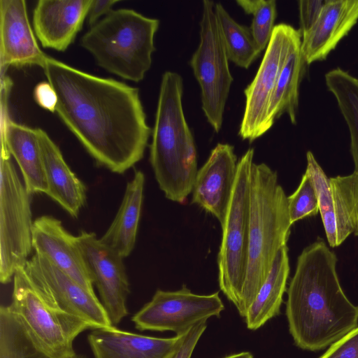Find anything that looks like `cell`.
Wrapping results in <instances>:
<instances>
[{
  "mask_svg": "<svg viewBox=\"0 0 358 358\" xmlns=\"http://www.w3.org/2000/svg\"><path fill=\"white\" fill-rule=\"evenodd\" d=\"M56 113L101 166L123 173L142 159L152 134L137 87L46 57Z\"/></svg>",
  "mask_w": 358,
  "mask_h": 358,
  "instance_id": "obj_1",
  "label": "cell"
},
{
  "mask_svg": "<svg viewBox=\"0 0 358 358\" xmlns=\"http://www.w3.org/2000/svg\"><path fill=\"white\" fill-rule=\"evenodd\" d=\"M336 263V255L321 239L297 258L285 312L289 331L303 350H323L358 327V306L344 292Z\"/></svg>",
  "mask_w": 358,
  "mask_h": 358,
  "instance_id": "obj_2",
  "label": "cell"
},
{
  "mask_svg": "<svg viewBox=\"0 0 358 358\" xmlns=\"http://www.w3.org/2000/svg\"><path fill=\"white\" fill-rule=\"evenodd\" d=\"M181 76L166 71L162 76L150 162L159 189L169 200L182 203L192 193L198 171L196 150L184 115Z\"/></svg>",
  "mask_w": 358,
  "mask_h": 358,
  "instance_id": "obj_3",
  "label": "cell"
},
{
  "mask_svg": "<svg viewBox=\"0 0 358 358\" xmlns=\"http://www.w3.org/2000/svg\"><path fill=\"white\" fill-rule=\"evenodd\" d=\"M287 196L278 175L264 163H253L250 184L248 262L241 309L245 317L290 232Z\"/></svg>",
  "mask_w": 358,
  "mask_h": 358,
  "instance_id": "obj_4",
  "label": "cell"
},
{
  "mask_svg": "<svg viewBox=\"0 0 358 358\" xmlns=\"http://www.w3.org/2000/svg\"><path fill=\"white\" fill-rule=\"evenodd\" d=\"M159 25V20L132 9L112 10L90 27L80 44L100 67L138 83L151 67Z\"/></svg>",
  "mask_w": 358,
  "mask_h": 358,
  "instance_id": "obj_5",
  "label": "cell"
},
{
  "mask_svg": "<svg viewBox=\"0 0 358 358\" xmlns=\"http://www.w3.org/2000/svg\"><path fill=\"white\" fill-rule=\"evenodd\" d=\"M254 149L249 148L238 161L235 183L223 224L217 255L220 290L238 312L248 262L250 174Z\"/></svg>",
  "mask_w": 358,
  "mask_h": 358,
  "instance_id": "obj_6",
  "label": "cell"
},
{
  "mask_svg": "<svg viewBox=\"0 0 358 358\" xmlns=\"http://www.w3.org/2000/svg\"><path fill=\"white\" fill-rule=\"evenodd\" d=\"M8 306L36 344L52 358H76L75 338L92 329L81 318L48 305L34 287L24 268L15 273L12 302Z\"/></svg>",
  "mask_w": 358,
  "mask_h": 358,
  "instance_id": "obj_7",
  "label": "cell"
},
{
  "mask_svg": "<svg viewBox=\"0 0 358 358\" xmlns=\"http://www.w3.org/2000/svg\"><path fill=\"white\" fill-rule=\"evenodd\" d=\"M6 145L0 159V280L7 284L24 268L32 246L31 194L22 182Z\"/></svg>",
  "mask_w": 358,
  "mask_h": 358,
  "instance_id": "obj_8",
  "label": "cell"
},
{
  "mask_svg": "<svg viewBox=\"0 0 358 358\" xmlns=\"http://www.w3.org/2000/svg\"><path fill=\"white\" fill-rule=\"evenodd\" d=\"M199 26L200 42L189 64L201 88L202 110L214 131L219 132L233 77L213 1H203Z\"/></svg>",
  "mask_w": 358,
  "mask_h": 358,
  "instance_id": "obj_9",
  "label": "cell"
},
{
  "mask_svg": "<svg viewBox=\"0 0 358 358\" xmlns=\"http://www.w3.org/2000/svg\"><path fill=\"white\" fill-rule=\"evenodd\" d=\"M300 39L299 31L293 27L275 26L256 76L244 90L245 108L238 131L242 139L252 142L271 127L268 121L269 103L287 56Z\"/></svg>",
  "mask_w": 358,
  "mask_h": 358,
  "instance_id": "obj_10",
  "label": "cell"
},
{
  "mask_svg": "<svg viewBox=\"0 0 358 358\" xmlns=\"http://www.w3.org/2000/svg\"><path fill=\"white\" fill-rule=\"evenodd\" d=\"M24 269L36 292L51 308L81 318L92 329L113 327L95 293L43 256L35 252Z\"/></svg>",
  "mask_w": 358,
  "mask_h": 358,
  "instance_id": "obj_11",
  "label": "cell"
},
{
  "mask_svg": "<svg viewBox=\"0 0 358 358\" xmlns=\"http://www.w3.org/2000/svg\"><path fill=\"white\" fill-rule=\"evenodd\" d=\"M224 309L218 292L196 294L183 285L176 291L157 289L131 320L141 331H173L177 335L210 317H220Z\"/></svg>",
  "mask_w": 358,
  "mask_h": 358,
  "instance_id": "obj_12",
  "label": "cell"
},
{
  "mask_svg": "<svg viewBox=\"0 0 358 358\" xmlns=\"http://www.w3.org/2000/svg\"><path fill=\"white\" fill-rule=\"evenodd\" d=\"M306 159L328 243L337 247L350 234L358 236V173L329 178L310 151Z\"/></svg>",
  "mask_w": 358,
  "mask_h": 358,
  "instance_id": "obj_13",
  "label": "cell"
},
{
  "mask_svg": "<svg viewBox=\"0 0 358 358\" xmlns=\"http://www.w3.org/2000/svg\"><path fill=\"white\" fill-rule=\"evenodd\" d=\"M76 239L101 303L115 327L129 314L126 302L130 289L124 258L94 232L83 231Z\"/></svg>",
  "mask_w": 358,
  "mask_h": 358,
  "instance_id": "obj_14",
  "label": "cell"
},
{
  "mask_svg": "<svg viewBox=\"0 0 358 358\" xmlns=\"http://www.w3.org/2000/svg\"><path fill=\"white\" fill-rule=\"evenodd\" d=\"M238 161L232 145L217 143L198 169L193 185L192 203L216 217L221 226L231 200Z\"/></svg>",
  "mask_w": 358,
  "mask_h": 358,
  "instance_id": "obj_15",
  "label": "cell"
},
{
  "mask_svg": "<svg viewBox=\"0 0 358 358\" xmlns=\"http://www.w3.org/2000/svg\"><path fill=\"white\" fill-rule=\"evenodd\" d=\"M1 76L9 66H38L42 69L47 55L43 52L29 23L26 1H0Z\"/></svg>",
  "mask_w": 358,
  "mask_h": 358,
  "instance_id": "obj_16",
  "label": "cell"
},
{
  "mask_svg": "<svg viewBox=\"0 0 358 358\" xmlns=\"http://www.w3.org/2000/svg\"><path fill=\"white\" fill-rule=\"evenodd\" d=\"M32 246L36 253L94 293L76 236L67 231L59 220L50 215L36 218L32 229Z\"/></svg>",
  "mask_w": 358,
  "mask_h": 358,
  "instance_id": "obj_17",
  "label": "cell"
},
{
  "mask_svg": "<svg viewBox=\"0 0 358 358\" xmlns=\"http://www.w3.org/2000/svg\"><path fill=\"white\" fill-rule=\"evenodd\" d=\"M92 0H39L33 11V26L42 47L65 51L87 18Z\"/></svg>",
  "mask_w": 358,
  "mask_h": 358,
  "instance_id": "obj_18",
  "label": "cell"
},
{
  "mask_svg": "<svg viewBox=\"0 0 358 358\" xmlns=\"http://www.w3.org/2000/svg\"><path fill=\"white\" fill-rule=\"evenodd\" d=\"M358 20V0H326L311 29L301 36L307 64L327 58Z\"/></svg>",
  "mask_w": 358,
  "mask_h": 358,
  "instance_id": "obj_19",
  "label": "cell"
},
{
  "mask_svg": "<svg viewBox=\"0 0 358 358\" xmlns=\"http://www.w3.org/2000/svg\"><path fill=\"white\" fill-rule=\"evenodd\" d=\"M87 338L94 358H168L178 336L152 337L111 327L94 329Z\"/></svg>",
  "mask_w": 358,
  "mask_h": 358,
  "instance_id": "obj_20",
  "label": "cell"
},
{
  "mask_svg": "<svg viewBox=\"0 0 358 358\" xmlns=\"http://www.w3.org/2000/svg\"><path fill=\"white\" fill-rule=\"evenodd\" d=\"M48 185L46 194L71 216L77 217L86 201L83 182L66 163L59 147L45 131L36 128Z\"/></svg>",
  "mask_w": 358,
  "mask_h": 358,
  "instance_id": "obj_21",
  "label": "cell"
},
{
  "mask_svg": "<svg viewBox=\"0 0 358 358\" xmlns=\"http://www.w3.org/2000/svg\"><path fill=\"white\" fill-rule=\"evenodd\" d=\"M1 142L15 159L28 192L46 194L48 185L36 129L10 120L1 110Z\"/></svg>",
  "mask_w": 358,
  "mask_h": 358,
  "instance_id": "obj_22",
  "label": "cell"
},
{
  "mask_svg": "<svg viewBox=\"0 0 358 358\" xmlns=\"http://www.w3.org/2000/svg\"><path fill=\"white\" fill-rule=\"evenodd\" d=\"M144 184L143 173L141 171H135L133 178L127 184L115 218L100 238L103 243L123 258L128 257L135 246L141 213Z\"/></svg>",
  "mask_w": 358,
  "mask_h": 358,
  "instance_id": "obj_23",
  "label": "cell"
},
{
  "mask_svg": "<svg viewBox=\"0 0 358 358\" xmlns=\"http://www.w3.org/2000/svg\"><path fill=\"white\" fill-rule=\"evenodd\" d=\"M289 274L288 248L285 245L278 252L267 278L244 317L248 329L257 330L280 314Z\"/></svg>",
  "mask_w": 358,
  "mask_h": 358,
  "instance_id": "obj_24",
  "label": "cell"
},
{
  "mask_svg": "<svg viewBox=\"0 0 358 358\" xmlns=\"http://www.w3.org/2000/svg\"><path fill=\"white\" fill-rule=\"evenodd\" d=\"M306 65L300 39L289 53L273 92L268 109V121L271 127L285 113L288 115L292 124H296L299 85Z\"/></svg>",
  "mask_w": 358,
  "mask_h": 358,
  "instance_id": "obj_25",
  "label": "cell"
},
{
  "mask_svg": "<svg viewBox=\"0 0 358 358\" xmlns=\"http://www.w3.org/2000/svg\"><path fill=\"white\" fill-rule=\"evenodd\" d=\"M324 78L348 126L354 172L358 173V78L340 68L327 72Z\"/></svg>",
  "mask_w": 358,
  "mask_h": 358,
  "instance_id": "obj_26",
  "label": "cell"
},
{
  "mask_svg": "<svg viewBox=\"0 0 358 358\" xmlns=\"http://www.w3.org/2000/svg\"><path fill=\"white\" fill-rule=\"evenodd\" d=\"M215 13L229 60L241 68L248 69L262 52L250 27L236 22L220 3H215Z\"/></svg>",
  "mask_w": 358,
  "mask_h": 358,
  "instance_id": "obj_27",
  "label": "cell"
},
{
  "mask_svg": "<svg viewBox=\"0 0 358 358\" xmlns=\"http://www.w3.org/2000/svg\"><path fill=\"white\" fill-rule=\"evenodd\" d=\"M0 358H52L34 341L8 306L0 308ZM76 358H86L78 355Z\"/></svg>",
  "mask_w": 358,
  "mask_h": 358,
  "instance_id": "obj_28",
  "label": "cell"
},
{
  "mask_svg": "<svg viewBox=\"0 0 358 358\" xmlns=\"http://www.w3.org/2000/svg\"><path fill=\"white\" fill-rule=\"evenodd\" d=\"M237 4L247 14L252 15L250 27L259 50H264L272 36L277 15L275 0H237Z\"/></svg>",
  "mask_w": 358,
  "mask_h": 358,
  "instance_id": "obj_29",
  "label": "cell"
},
{
  "mask_svg": "<svg viewBox=\"0 0 358 358\" xmlns=\"http://www.w3.org/2000/svg\"><path fill=\"white\" fill-rule=\"evenodd\" d=\"M292 225L305 217L317 215L320 210L317 194L309 174L305 171L296 189L287 196Z\"/></svg>",
  "mask_w": 358,
  "mask_h": 358,
  "instance_id": "obj_30",
  "label": "cell"
},
{
  "mask_svg": "<svg viewBox=\"0 0 358 358\" xmlns=\"http://www.w3.org/2000/svg\"><path fill=\"white\" fill-rule=\"evenodd\" d=\"M206 321L199 322L182 334H177L176 344L168 358H191L199 338L207 327Z\"/></svg>",
  "mask_w": 358,
  "mask_h": 358,
  "instance_id": "obj_31",
  "label": "cell"
},
{
  "mask_svg": "<svg viewBox=\"0 0 358 358\" xmlns=\"http://www.w3.org/2000/svg\"><path fill=\"white\" fill-rule=\"evenodd\" d=\"M320 358H358V327L329 346Z\"/></svg>",
  "mask_w": 358,
  "mask_h": 358,
  "instance_id": "obj_32",
  "label": "cell"
},
{
  "mask_svg": "<svg viewBox=\"0 0 358 358\" xmlns=\"http://www.w3.org/2000/svg\"><path fill=\"white\" fill-rule=\"evenodd\" d=\"M326 0L299 1L300 29L301 36L308 32L317 20Z\"/></svg>",
  "mask_w": 358,
  "mask_h": 358,
  "instance_id": "obj_33",
  "label": "cell"
},
{
  "mask_svg": "<svg viewBox=\"0 0 358 358\" xmlns=\"http://www.w3.org/2000/svg\"><path fill=\"white\" fill-rule=\"evenodd\" d=\"M34 98L41 108L54 113L57 104V94L48 81L38 83L34 90Z\"/></svg>",
  "mask_w": 358,
  "mask_h": 358,
  "instance_id": "obj_34",
  "label": "cell"
},
{
  "mask_svg": "<svg viewBox=\"0 0 358 358\" xmlns=\"http://www.w3.org/2000/svg\"><path fill=\"white\" fill-rule=\"evenodd\" d=\"M118 1L117 0H92L87 16L88 24L90 27L95 24L101 16L104 17L112 10V7Z\"/></svg>",
  "mask_w": 358,
  "mask_h": 358,
  "instance_id": "obj_35",
  "label": "cell"
},
{
  "mask_svg": "<svg viewBox=\"0 0 358 358\" xmlns=\"http://www.w3.org/2000/svg\"><path fill=\"white\" fill-rule=\"evenodd\" d=\"M223 358H253V355L250 352H241L225 356Z\"/></svg>",
  "mask_w": 358,
  "mask_h": 358,
  "instance_id": "obj_36",
  "label": "cell"
}]
</instances>
